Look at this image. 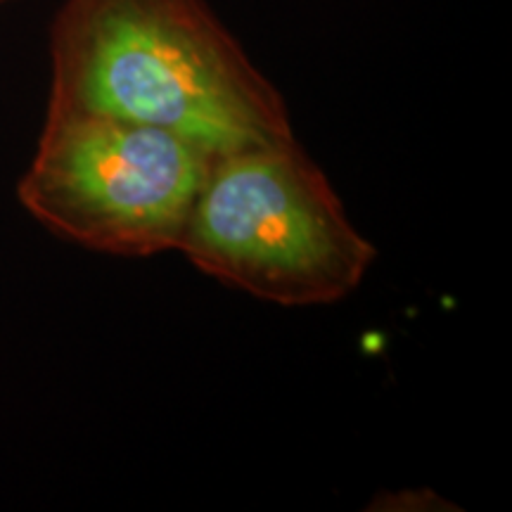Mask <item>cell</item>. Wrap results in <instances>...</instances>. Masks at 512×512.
Wrapping results in <instances>:
<instances>
[{
	"label": "cell",
	"mask_w": 512,
	"mask_h": 512,
	"mask_svg": "<svg viewBox=\"0 0 512 512\" xmlns=\"http://www.w3.org/2000/svg\"><path fill=\"white\" fill-rule=\"evenodd\" d=\"M211 162V152L166 128L46 110L17 200L72 245L147 259L178 249Z\"/></svg>",
	"instance_id": "obj_3"
},
{
	"label": "cell",
	"mask_w": 512,
	"mask_h": 512,
	"mask_svg": "<svg viewBox=\"0 0 512 512\" xmlns=\"http://www.w3.org/2000/svg\"><path fill=\"white\" fill-rule=\"evenodd\" d=\"M406 501H411V505H406V510H439V508H446L444 498L434 496V491H430V489H411V491H401V494H392V496L387 494V496H384V501L377 498L375 503H384V505H375V508L399 510V505L406 503Z\"/></svg>",
	"instance_id": "obj_4"
},
{
	"label": "cell",
	"mask_w": 512,
	"mask_h": 512,
	"mask_svg": "<svg viewBox=\"0 0 512 512\" xmlns=\"http://www.w3.org/2000/svg\"><path fill=\"white\" fill-rule=\"evenodd\" d=\"M0 3H8V0H0Z\"/></svg>",
	"instance_id": "obj_5"
},
{
	"label": "cell",
	"mask_w": 512,
	"mask_h": 512,
	"mask_svg": "<svg viewBox=\"0 0 512 512\" xmlns=\"http://www.w3.org/2000/svg\"><path fill=\"white\" fill-rule=\"evenodd\" d=\"M176 252L209 278L287 309L342 302L377 256L297 138L214 157Z\"/></svg>",
	"instance_id": "obj_2"
},
{
	"label": "cell",
	"mask_w": 512,
	"mask_h": 512,
	"mask_svg": "<svg viewBox=\"0 0 512 512\" xmlns=\"http://www.w3.org/2000/svg\"><path fill=\"white\" fill-rule=\"evenodd\" d=\"M48 110L176 133L214 157L294 138L287 102L207 0H64Z\"/></svg>",
	"instance_id": "obj_1"
}]
</instances>
